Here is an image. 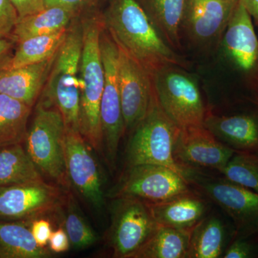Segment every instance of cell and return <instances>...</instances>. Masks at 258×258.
<instances>
[{
	"mask_svg": "<svg viewBox=\"0 0 258 258\" xmlns=\"http://www.w3.org/2000/svg\"><path fill=\"white\" fill-rule=\"evenodd\" d=\"M68 31L69 28L55 33L30 37L18 42L14 53L12 54L0 69H17L38 63L50 58L57 53L66 39Z\"/></svg>",
	"mask_w": 258,
	"mask_h": 258,
	"instance_id": "23",
	"label": "cell"
},
{
	"mask_svg": "<svg viewBox=\"0 0 258 258\" xmlns=\"http://www.w3.org/2000/svg\"><path fill=\"white\" fill-rule=\"evenodd\" d=\"M88 0H44L45 8L48 7H62L76 11L79 7L86 3Z\"/></svg>",
	"mask_w": 258,
	"mask_h": 258,
	"instance_id": "36",
	"label": "cell"
},
{
	"mask_svg": "<svg viewBox=\"0 0 258 258\" xmlns=\"http://www.w3.org/2000/svg\"><path fill=\"white\" fill-rule=\"evenodd\" d=\"M118 79L125 131L132 132L150 106L154 91L152 76L118 46Z\"/></svg>",
	"mask_w": 258,
	"mask_h": 258,
	"instance_id": "14",
	"label": "cell"
},
{
	"mask_svg": "<svg viewBox=\"0 0 258 258\" xmlns=\"http://www.w3.org/2000/svg\"><path fill=\"white\" fill-rule=\"evenodd\" d=\"M75 13V10L62 7L45 8L35 14L18 19L12 35L18 43L30 37L55 33L69 28Z\"/></svg>",
	"mask_w": 258,
	"mask_h": 258,
	"instance_id": "21",
	"label": "cell"
},
{
	"mask_svg": "<svg viewBox=\"0 0 258 258\" xmlns=\"http://www.w3.org/2000/svg\"><path fill=\"white\" fill-rule=\"evenodd\" d=\"M51 252L39 246L29 222H0V258H47Z\"/></svg>",
	"mask_w": 258,
	"mask_h": 258,
	"instance_id": "22",
	"label": "cell"
},
{
	"mask_svg": "<svg viewBox=\"0 0 258 258\" xmlns=\"http://www.w3.org/2000/svg\"><path fill=\"white\" fill-rule=\"evenodd\" d=\"M147 204L158 225L179 230H192L207 212L206 201L191 191L161 203Z\"/></svg>",
	"mask_w": 258,
	"mask_h": 258,
	"instance_id": "19",
	"label": "cell"
},
{
	"mask_svg": "<svg viewBox=\"0 0 258 258\" xmlns=\"http://www.w3.org/2000/svg\"><path fill=\"white\" fill-rule=\"evenodd\" d=\"M103 26L116 45L152 74L169 66H184L182 58L161 36L138 0H113Z\"/></svg>",
	"mask_w": 258,
	"mask_h": 258,
	"instance_id": "1",
	"label": "cell"
},
{
	"mask_svg": "<svg viewBox=\"0 0 258 258\" xmlns=\"http://www.w3.org/2000/svg\"><path fill=\"white\" fill-rule=\"evenodd\" d=\"M235 152L204 125L181 129L174 147V159L185 170L203 167L220 171Z\"/></svg>",
	"mask_w": 258,
	"mask_h": 258,
	"instance_id": "16",
	"label": "cell"
},
{
	"mask_svg": "<svg viewBox=\"0 0 258 258\" xmlns=\"http://www.w3.org/2000/svg\"><path fill=\"white\" fill-rule=\"evenodd\" d=\"M83 23H71L38 101L55 107L66 129L79 132L80 64L83 46Z\"/></svg>",
	"mask_w": 258,
	"mask_h": 258,
	"instance_id": "3",
	"label": "cell"
},
{
	"mask_svg": "<svg viewBox=\"0 0 258 258\" xmlns=\"http://www.w3.org/2000/svg\"><path fill=\"white\" fill-rule=\"evenodd\" d=\"M64 205L66 208L64 229L69 235L71 245L74 249H81L96 243L98 236L80 213L72 195L68 194Z\"/></svg>",
	"mask_w": 258,
	"mask_h": 258,
	"instance_id": "29",
	"label": "cell"
},
{
	"mask_svg": "<svg viewBox=\"0 0 258 258\" xmlns=\"http://www.w3.org/2000/svg\"><path fill=\"white\" fill-rule=\"evenodd\" d=\"M186 179L232 219L237 237L258 233V193L226 178H215L196 169H186Z\"/></svg>",
	"mask_w": 258,
	"mask_h": 258,
	"instance_id": "9",
	"label": "cell"
},
{
	"mask_svg": "<svg viewBox=\"0 0 258 258\" xmlns=\"http://www.w3.org/2000/svg\"><path fill=\"white\" fill-rule=\"evenodd\" d=\"M180 130L162 109L154 91L147 114L132 130L127 144V167L142 164L163 166L185 177L186 170L174 157V147Z\"/></svg>",
	"mask_w": 258,
	"mask_h": 258,
	"instance_id": "4",
	"label": "cell"
},
{
	"mask_svg": "<svg viewBox=\"0 0 258 258\" xmlns=\"http://www.w3.org/2000/svg\"><path fill=\"white\" fill-rule=\"evenodd\" d=\"M18 15L10 0H0V35H12Z\"/></svg>",
	"mask_w": 258,
	"mask_h": 258,
	"instance_id": "30",
	"label": "cell"
},
{
	"mask_svg": "<svg viewBox=\"0 0 258 258\" xmlns=\"http://www.w3.org/2000/svg\"><path fill=\"white\" fill-rule=\"evenodd\" d=\"M56 54L38 63L17 69H0V93L32 108L43 91Z\"/></svg>",
	"mask_w": 258,
	"mask_h": 258,
	"instance_id": "18",
	"label": "cell"
},
{
	"mask_svg": "<svg viewBox=\"0 0 258 258\" xmlns=\"http://www.w3.org/2000/svg\"><path fill=\"white\" fill-rule=\"evenodd\" d=\"M252 18L254 26L258 29V0H238Z\"/></svg>",
	"mask_w": 258,
	"mask_h": 258,
	"instance_id": "37",
	"label": "cell"
},
{
	"mask_svg": "<svg viewBox=\"0 0 258 258\" xmlns=\"http://www.w3.org/2000/svg\"><path fill=\"white\" fill-rule=\"evenodd\" d=\"M42 179L23 144L0 147V187Z\"/></svg>",
	"mask_w": 258,
	"mask_h": 258,
	"instance_id": "25",
	"label": "cell"
},
{
	"mask_svg": "<svg viewBox=\"0 0 258 258\" xmlns=\"http://www.w3.org/2000/svg\"><path fill=\"white\" fill-rule=\"evenodd\" d=\"M32 108L0 93V147L25 142Z\"/></svg>",
	"mask_w": 258,
	"mask_h": 258,
	"instance_id": "27",
	"label": "cell"
},
{
	"mask_svg": "<svg viewBox=\"0 0 258 258\" xmlns=\"http://www.w3.org/2000/svg\"><path fill=\"white\" fill-rule=\"evenodd\" d=\"M191 232L159 225L133 258H187Z\"/></svg>",
	"mask_w": 258,
	"mask_h": 258,
	"instance_id": "24",
	"label": "cell"
},
{
	"mask_svg": "<svg viewBox=\"0 0 258 258\" xmlns=\"http://www.w3.org/2000/svg\"><path fill=\"white\" fill-rule=\"evenodd\" d=\"M158 101L180 129L204 125L208 110L197 80L177 66L163 68L152 75Z\"/></svg>",
	"mask_w": 258,
	"mask_h": 258,
	"instance_id": "7",
	"label": "cell"
},
{
	"mask_svg": "<svg viewBox=\"0 0 258 258\" xmlns=\"http://www.w3.org/2000/svg\"><path fill=\"white\" fill-rule=\"evenodd\" d=\"M18 15V19L35 14L43 10L44 0H10Z\"/></svg>",
	"mask_w": 258,
	"mask_h": 258,
	"instance_id": "33",
	"label": "cell"
},
{
	"mask_svg": "<svg viewBox=\"0 0 258 258\" xmlns=\"http://www.w3.org/2000/svg\"><path fill=\"white\" fill-rule=\"evenodd\" d=\"M99 20L89 19L83 23V46L80 64L79 132L93 150L101 152V103L104 87V68L101 51Z\"/></svg>",
	"mask_w": 258,
	"mask_h": 258,
	"instance_id": "2",
	"label": "cell"
},
{
	"mask_svg": "<svg viewBox=\"0 0 258 258\" xmlns=\"http://www.w3.org/2000/svg\"><path fill=\"white\" fill-rule=\"evenodd\" d=\"M91 149L79 132L66 129L64 161L70 183L93 208L101 210L106 198L103 179Z\"/></svg>",
	"mask_w": 258,
	"mask_h": 258,
	"instance_id": "13",
	"label": "cell"
},
{
	"mask_svg": "<svg viewBox=\"0 0 258 258\" xmlns=\"http://www.w3.org/2000/svg\"><path fill=\"white\" fill-rule=\"evenodd\" d=\"M111 210L108 240L113 257L133 258L159 225L148 204L139 199L115 198Z\"/></svg>",
	"mask_w": 258,
	"mask_h": 258,
	"instance_id": "10",
	"label": "cell"
},
{
	"mask_svg": "<svg viewBox=\"0 0 258 258\" xmlns=\"http://www.w3.org/2000/svg\"><path fill=\"white\" fill-rule=\"evenodd\" d=\"M190 183L175 171L159 165L128 166L107 197H131L145 203L166 201L191 191Z\"/></svg>",
	"mask_w": 258,
	"mask_h": 258,
	"instance_id": "11",
	"label": "cell"
},
{
	"mask_svg": "<svg viewBox=\"0 0 258 258\" xmlns=\"http://www.w3.org/2000/svg\"><path fill=\"white\" fill-rule=\"evenodd\" d=\"M49 247L52 252L62 253L69 250L71 247L69 235L64 228H58L52 231L48 242Z\"/></svg>",
	"mask_w": 258,
	"mask_h": 258,
	"instance_id": "34",
	"label": "cell"
},
{
	"mask_svg": "<svg viewBox=\"0 0 258 258\" xmlns=\"http://www.w3.org/2000/svg\"><path fill=\"white\" fill-rule=\"evenodd\" d=\"M101 51L104 68V87L101 103L102 147L110 170L116 168L120 139L125 132L118 79V46L101 32Z\"/></svg>",
	"mask_w": 258,
	"mask_h": 258,
	"instance_id": "8",
	"label": "cell"
},
{
	"mask_svg": "<svg viewBox=\"0 0 258 258\" xmlns=\"http://www.w3.org/2000/svg\"><path fill=\"white\" fill-rule=\"evenodd\" d=\"M237 4L238 0H186L181 33L200 46L220 42Z\"/></svg>",
	"mask_w": 258,
	"mask_h": 258,
	"instance_id": "15",
	"label": "cell"
},
{
	"mask_svg": "<svg viewBox=\"0 0 258 258\" xmlns=\"http://www.w3.org/2000/svg\"><path fill=\"white\" fill-rule=\"evenodd\" d=\"M220 45L222 58L246 96L258 103V38L250 15L239 1Z\"/></svg>",
	"mask_w": 258,
	"mask_h": 258,
	"instance_id": "6",
	"label": "cell"
},
{
	"mask_svg": "<svg viewBox=\"0 0 258 258\" xmlns=\"http://www.w3.org/2000/svg\"><path fill=\"white\" fill-rule=\"evenodd\" d=\"M66 127L55 107L37 101L35 115L25 138V149L42 174L62 187L70 183L64 161Z\"/></svg>",
	"mask_w": 258,
	"mask_h": 258,
	"instance_id": "5",
	"label": "cell"
},
{
	"mask_svg": "<svg viewBox=\"0 0 258 258\" xmlns=\"http://www.w3.org/2000/svg\"><path fill=\"white\" fill-rule=\"evenodd\" d=\"M248 237H238L225 249L223 257L249 258L255 257L256 248Z\"/></svg>",
	"mask_w": 258,
	"mask_h": 258,
	"instance_id": "31",
	"label": "cell"
},
{
	"mask_svg": "<svg viewBox=\"0 0 258 258\" xmlns=\"http://www.w3.org/2000/svg\"><path fill=\"white\" fill-rule=\"evenodd\" d=\"M16 44L13 35H0V67L10 58Z\"/></svg>",
	"mask_w": 258,
	"mask_h": 258,
	"instance_id": "35",
	"label": "cell"
},
{
	"mask_svg": "<svg viewBox=\"0 0 258 258\" xmlns=\"http://www.w3.org/2000/svg\"><path fill=\"white\" fill-rule=\"evenodd\" d=\"M138 2L168 45L173 49L181 48V23L186 0Z\"/></svg>",
	"mask_w": 258,
	"mask_h": 258,
	"instance_id": "20",
	"label": "cell"
},
{
	"mask_svg": "<svg viewBox=\"0 0 258 258\" xmlns=\"http://www.w3.org/2000/svg\"><path fill=\"white\" fill-rule=\"evenodd\" d=\"M204 126L235 152L258 154V104L229 115L208 112Z\"/></svg>",
	"mask_w": 258,
	"mask_h": 258,
	"instance_id": "17",
	"label": "cell"
},
{
	"mask_svg": "<svg viewBox=\"0 0 258 258\" xmlns=\"http://www.w3.org/2000/svg\"><path fill=\"white\" fill-rule=\"evenodd\" d=\"M67 196L44 179L1 186L0 218L30 221L60 210Z\"/></svg>",
	"mask_w": 258,
	"mask_h": 258,
	"instance_id": "12",
	"label": "cell"
},
{
	"mask_svg": "<svg viewBox=\"0 0 258 258\" xmlns=\"http://www.w3.org/2000/svg\"><path fill=\"white\" fill-rule=\"evenodd\" d=\"M28 222L32 235L36 243L40 247H46L52 232L50 222L42 217L33 219Z\"/></svg>",
	"mask_w": 258,
	"mask_h": 258,
	"instance_id": "32",
	"label": "cell"
},
{
	"mask_svg": "<svg viewBox=\"0 0 258 258\" xmlns=\"http://www.w3.org/2000/svg\"><path fill=\"white\" fill-rule=\"evenodd\" d=\"M227 232L216 217H205L191 230L187 258H217L224 254Z\"/></svg>",
	"mask_w": 258,
	"mask_h": 258,
	"instance_id": "26",
	"label": "cell"
},
{
	"mask_svg": "<svg viewBox=\"0 0 258 258\" xmlns=\"http://www.w3.org/2000/svg\"><path fill=\"white\" fill-rule=\"evenodd\" d=\"M220 172L226 179L258 193V154L236 152Z\"/></svg>",
	"mask_w": 258,
	"mask_h": 258,
	"instance_id": "28",
	"label": "cell"
}]
</instances>
